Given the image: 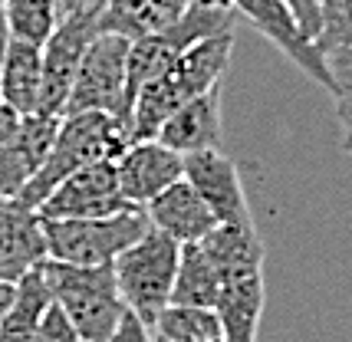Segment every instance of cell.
Wrapping results in <instances>:
<instances>
[{
  "label": "cell",
  "instance_id": "6da1fadb",
  "mask_svg": "<svg viewBox=\"0 0 352 342\" xmlns=\"http://www.w3.org/2000/svg\"><path fill=\"white\" fill-rule=\"evenodd\" d=\"M234 27L184 49L162 76L145 82L132 102V139H158V128L195 95L217 89L234 56Z\"/></svg>",
  "mask_w": 352,
  "mask_h": 342
},
{
  "label": "cell",
  "instance_id": "7a4b0ae2",
  "mask_svg": "<svg viewBox=\"0 0 352 342\" xmlns=\"http://www.w3.org/2000/svg\"><path fill=\"white\" fill-rule=\"evenodd\" d=\"M132 145V128L106 112H73L60 119V132L46 152L40 171L30 178V185L20 191L16 204L36 211L56 187L96 161H116Z\"/></svg>",
  "mask_w": 352,
  "mask_h": 342
},
{
  "label": "cell",
  "instance_id": "3957f363",
  "mask_svg": "<svg viewBox=\"0 0 352 342\" xmlns=\"http://www.w3.org/2000/svg\"><path fill=\"white\" fill-rule=\"evenodd\" d=\"M43 273L50 283L53 303L60 306L69 323L76 326L82 342H109L119 329L125 310L119 286H116V270L106 266H76L60 264V260H43Z\"/></svg>",
  "mask_w": 352,
  "mask_h": 342
},
{
  "label": "cell",
  "instance_id": "277c9868",
  "mask_svg": "<svg viewBox=\"0 0 352 342\" xmlns=\"http://www.w3.org/2000/svg\"><path fill=\"white\" fill-rule=\"evenodd\" d=\"M178 260H182V244L171 240L168 233L148 227V233L142 240H135L112 264L116 286H119L125 310L132 312V316H138L148 329L165 312V306H171Z\"/></svg>",
  "mask_w": 352,
  "mask_h": 342
},
{
  "label": "cell",
  "instance_id": "5b68a950",
  "mask_svg": "<svg viewBox=\"0 0 352 342\" xmlns=\"http://www.w3.org/2000/svg\"><path fill=\"white\" fill-rule=\"evenodd\" d=\"M152 227L145 207H129L109 218H76V220H43L46 257L76 266L116 264L135 240Z\"/></svg>",
  "mask_w": 352,
  "mask_h": 342
},
{
  "label": "cell",
  "instance_id": "8992f818",
  "mask_svg": "<svg viewBox=\"0 0 352 342\" xmlns=\"http://www.w3.org/2000/svg\"><path fill=\"white\" fill-rule=\"evenodd\" d=\"M125 62H129V40L116 33H99L89 43L82 66L76 73L73 93L63 115L73 112H106L122 119L132 128V106L125 89Z\"/></svg>",
  "mask_w": 352,
  "mask_h": 342
},
{
  "label": "cell",
  "instance_id": "52a82bcc",
  "mask_svg": "<svg viewBox=\"0 0 352 342\" xmlns=\"http://www.w3.org/2000/svg\"><path fill=\"white\" fill-rule=\"evenodd\" d=\"M102 33L99 23V0L92 7L73 10V14L60 16L56 30L50 33V40L43 43V89H40V112L46 115H60L66 112L69 93L76 73L82 66V56L89 43Z\"/></svg>",
  "mask_w": 352,
  "mask_h": 342
},
{
  "label": "cell",
  "instance_id": "ba28073f",
  "mask_svg": "<svg viewBox=\"0 0 352 342\" xmlns=\"http://www.w3.org/2000/svg\"><path fill=\"white\" fill-rule=\"evenodd\" d=\"M228 3L234 7V14L247 16L274 47H280V53H287V60L296 62L313 82L333 93V76H329V62L322 56V49L300 27L296 14L283 0H228Z\"/></svg>",
  "mask_w": 352,
  "mask_h": 342
},
{
  "label": "cell",
  "instance_id": "9c48e42d",
  "mask_svg": "<svg viewBox=\"0 0 352 342\" xmlns=\"http://www.w3.org/2000/svg\"><path fill=\"white\" fill-rule=\"evenodd\" d=\"M132 204L122 198V187L116 178V161H96L69 174L36 214L43 220H76V218H109L129 211Z\"/></svg>",
  "mask_w": 352,
  "mask_h": 342
},
{
  "label": "cell",
  "instance_id": "30bf717a",
  "mask_svg": "<svg viewBox=\"0 0 352 342\" xmlns=\"http://www.w3.org/2000/svg\"><path fill=\"white\" fill-rule=\"evenodd\" d=\"M184 181L201 194V201L211 207L217 224H244L250 218L247 191L241 181L237 161L228 158L221 148L184 155Z\"/></svg>",
  "mask_w": 352,
  "mask_h": 342
},
{
  "label": "cell",
  "instance_id": "8fae6325",
  "mask_svg": "<svg viewBox=\"0 0 352 342\" xmlns=\"http://www.w3.org/2000/svg\"><path fill=\"white\" fill-rule=\"evenodd\" d=\"M116 178L122 187V198L132 207H145L155 201L165 187L184 178V155L171 152L158 139L132 141L122 155L116 158Z\"/></svg>",
  "mask_w": 352,
  "mask_h": 342
},
{
  "label": "cell",
  "instance_id": "7c38bea8",
  "mask_svg": "<svg viewBox=\"0 0 352 342\" xmlns=\"http://www.w3.org/2000/svg\"><path fill=\"white\" fill-rule=\"evenodd\" d=\"M56 132H60V115H46V112L20 115L14 135L0 148V198L7 201L20 198V191L30 185V178L43 165Z\"/></svg>",
  "mask_w": 352,
  "mask_h": 342
},
{
  "label": "cell",
  "instance_id": "4fadbf2b",
  "mask_svg": "<svg viewBox=\"0 0 352 342\" xmlns=\"http://www.w3.org/2000/svg\"><path fill=\"white\" fill-rule=\"evenodd\" d=\"M46 260L43 218L16 201L0 198V280L16 283Z\"/></svg>",
  "mask_w": 352,
  "mask_h": 342
},
{
  "label": "cell",
  "instance_id": "5bb4252c",
  "mask_svg": "<svg viewBox=\"0 0 352 342\" xmlns=\"http://www.w3.org/2000/svg\"><path fill=\"white\" fill-rule=\"evenodd\" d=\"M145 214H148L155 231L168 233L178 244H198L217 227V218L211 214V207L201 201V194L184 178L165 187L155 201L145 204Z\"/></svg>",
  "mask_w": 352,
  "mask_h": 342
},
{
  "label": "cell",
  "instance_id": "9a60e30c",
  "mask_svg": "<svg viewBox=\"0 0 352 342\" xmlns=\"http://www.w3.org/2000/svg\"><path fill=\"white\" fill-rule=\"evenodd\" d=\"M158 141L178 155L221 148V86L195 95L178 112H171L158 128Z\"/></svg>",
  "mask_w": 352,
  "mask_h": 342
},
{
  "label": "cell",
  "instance_id": "2e32d148",
  "mask_svg": "<svg viewBox=\"0 0 352 342\" xmlns=\"http://www.w3.org/2000/svg\"><path fill=\"white\" fill-rule=\"evenodd\" d=\"M263 303H267L263 270L224 280L221 296H217V303H214V312H217V319H221V329H224V339L228 342H257Z\"/></svg>",
  "mask_w": 352,
  "mask_h": 342
},
{
  "label": "cell",
  "instance_id": "e0dca14e",
  "mask_svg": "<svg viewBox=\"0 0 352 342\" xmlns=\"http://www.w3.org/2000/svg\"><path fill=\"white\" fill-rule=\"evenodd\" d=\"M195 0H99L102 33L125 36L129 43L168 30Z\"/></svg>",
  "mask_w": 352,
  "mask_h": 342
},
{
  "label": "cell",
  "instance_id": "ac0fdd59",
  "mask_svg": "<svg viewBox=\"0 0 352 342\" xmlns=\"http://www.w3.org/2000/svg\"><path fill=\"white\" fill-rule=\"evenodd\" d=\"M40 89H43V49L10 40L0 69V102L16 115H33L40 112Z\"/></svg>",
  "mask_w": 352,
  "mask_h": 342
},
{
  "label": "cell",
  "instance_id": "d6986e66",
  "mask_svg": "<svg viewBox=\"0 0 352 342\" xmlns=\"http://www.w3.org/2000/svg\"><path fill=\"white\" fill-rule=\"evenodd\" d=\"M201 247L208 250V257L217 264L221 280L257 273V270H263V260H267V250H263V240L254 227V220L217 224L214 231L201 240Z\"/></svg>",
  "mask_w": 352,
  "mask_h": 342
},
{
  "label": "cell",
  "instance_id": "ffe728a7",
  "mask_svg": "<svg viewBox=\"0 0 352 342\" xmlns=\"http://www.w3.org/2000/svg\"><path fill=\"white\" fill-rule=\"evenodd\" d=\"M221 270L208 257V250L198 244H182V260H178V277L171 290V303L178 306H201V310H214L217 296H221Z\"/></svg>",
  "mask_w": 352,
  "mask_h": 342
},
{
  "label": "cell",
  "instance_id": "44dd1931",
  "mask_svg": "<svg viewBox=\"0 0 352 342\" xmlns=\"http://www.w3.org/2000/svg\"><path fill=\"white\" fill-rule=\"evenodd\" d=\"M50 303H53V293L46 283L43 264H40L23 280H16L14 303H10L3 326H0V342H33V332L40 326L43 312L50 310Z\"/></svg>",
  "mask_w": 352,
  "mask_h": 342
},
{
  "label": "cell",
  "instance_id": "7402d4cb",
  "mask_svg": "<svg viewBox=\"0 0 352 342\" xmlns=\"http://www.w3.org/2000/svg\"><path fill=\"white\" fill-rule=\"evenodd\" d=\"M148 332L152 342H228L214 310L178 306V303L165 306V312L155 319Z\"/></svg>",
  "mask_w": 352,
  "mask_h": 342
},
{
  "label": "cell",
  "instance_id": "603a6c76",
  "mask_svg": "<svg viewBox=\"0 0 352 342\" xmlns=\"http://www.w3.org/2000/svg\"><path fill=\"white\" fill-rule=\"evenodd\" d=\"M0 14H3L10 40L43 49L50 33L60 23V0H7Z\"/></svg>",
  "mask_w": 352,
  "mask_h": 342
},
{
  "label": "cell",
  "instance_id": "cb8c5ba5",
  "mask_svg": "<svg viewBox=\"0 0 352 342\" xmlns=\"http://www.w3.org/2000/svg\"><path fill=\"white\" fill-rule=\"evenodd\" d=\"M329 76H333V99H336V119L342 128V148L352 145V47L326 53Z\"/></svg>",
  "mask_w": 352,
  "mask_h": 342
},
{
  "label": "cell",
  "instance_id": "d4e9b609",
  "mask_svg": "<svg viewBox=\"0 0 352 342\" xmlns=\"http://www.w3.org/2000/svg\"><path fill=\"white\" fill-rule=\"evenodd\" d=\"M320 3V36L316 47L326 53L352 47V0H316Z\"/></svg>",
  "mask_w": 352,
  "mask_h": 342
},
{
  "label": "cell",
  "instance_id": "484cf974",
  "mask_svg": "<svg viewBox=\"0 0 352 342\" xmlns=\"http://www.w3.org/2000/svg\"><path fill=\"white\" fill-rule=\"evenodd\" d=\"M33 342H82V339H79L76 326L69 323V316L56 303H50V310L43 312L40 326L33 332Z\"/></svg>",
  "mask_w": 352,
  "mask_h": 342
},
{
  "label": "cell",
  "instance_id": "4316f807",
  "mask_svg": "<svg viewBox=\"0 0 352 342\" xmlns=\"http://www.w3.org/2000/svg\"><path fill=\"white\" fill-rule=\"evenodd\" d=\"M287 7H290L293 14H296V20H300V27L316 40L320 36V3L316 0H283Z\"/></svg>",
  "mask_w": 352,
  "mask_h": 342
},
{
  "label": "cell",
  "instance_id": "83f0119b",
  "mask_svg": "<svg viewBox=\"0 0 352 342\" xmlns=\"http://www.w3.org/2000/svg\"><path fill=\"white\" fill-rule=\"evenodd\" d=\"M109 342H152V332H148V326H145L138 316L125 312L122 323H119V329L112 332V339Z\"/></svg>",
  "mask_w": 352,
  "mask_h": 342
},
{
  "label": "cell",
  "instance_id": "f1b7e54d",
  "mask_svg": "<svg viewBox=\"0 0 352 342\" xmlns=\"http://www.w3.org/2000/svg\"><path fill=\"white\" fill-rule=\"evenodd\" d=\"M16 122H20V115H16L14 109H7V106L0 102V148L7 145V139H10V135H14Z\"/></svg>",
  "mask_w": 352,
  "mask_h": 342
},
{
  "label": "cell",
  "instance_id": "f546056e",
  "mask_svg": "<svg viewBox=\"0 0 352 342\" xmlns=\"http://www.w3.org/2000/svg\"><path fill=\"white\" fill-rule=\"evenodd\" d=\"M14 290H16V283L0 280V326H3V316L10 310V303H14Z\"/></svg>",
  "mask_w": 352,
  "mask_h": 342
},
{
  "label": "cell",
  "instance_id": "4dcf8cb0",
  "mask_svg": "<svg viewBox=\"0 0 352 342\" xmlns=\"http://www.w3.org/2000/svg\"><path fill=\"white\" fill-rule=\"evenodd\" d=\"M96 0H60V16L73 14V10H82V7H92Z\"/></svg>",
  "mask_w": 352,
  "mask_h": 342
},
{
  "label": "cell",
  "instance_id": "1f68e13d",
  "mask_svg": "<svg viewBox=\"0 0 352 342\" xmlns=\"http://www.w3.org/2000/svg\"><path fill=\"white\" fill-rule=\"evenodd\" d=\"M7 43H10V33H7L3 14H0V69H3V53H7Z\"/></svg>",
  "mask_w": 352,
  "mask_h": 342
},
{
  "label": "cell",
  "instance_id": "d6a6232c",
  "mask_svg": "<svg viewBox=\"0 0 352 342\" xmlns=\"http://www.w3.org/2000/svg\"><path fill=\"white\" fill-rule=\"evenodd\" d=\"M346 152H349V155H352V145H346Z\"/></svg>",
  "mask_w": 352,
  "mask_h": 342
},
{
  "label": "cell",
  "instance_id": "836d02e7",
  "mask_svg": "<svg viewBox=\"0 0 352 342\" xmlns=\"http://www.w3.org/2000/svg\"><path fill=\"white\" fill-rule=\"evenodd\" d=\"M3 3H7V0H0V10H3Z\"/></svg>",
  "mask_w": 352,
  "mask_h": 342
}]
</instances>
